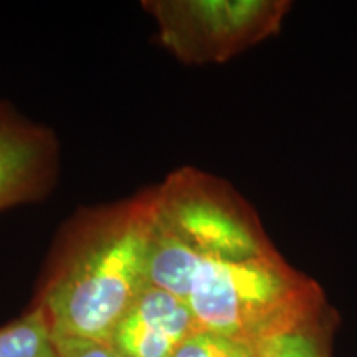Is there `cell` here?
I'll use <instances>...</instances> for the list:
<instances>
[{
    "mask_svg": "<svg viewBox=\"0 0 357 357\" xmlns=\"http://www.w3.org/2000/svg\"><path fill=\"white\" fill-rule=\"evenodd\" d=\"M155 189L78 217L58 245L40 291L53 339L108 342L147 284Z\"/></svg>",
    "mask_w": 357,
    "mask_h": 357,
    "instance_id": "6da1fadb",
    "label": "cell"
},
{
    "mask_svg": "<svg viewBox=\"0 0 357 357\" xmlns=\"http://www.w3.org/2000/svg\"><path fill=\"white\" fill-rule=\"evenodd\" d=\"M199 326L257 347L318 318V284L280 255L253 260H204L187 296Z\"/></svg>",
    "mask_w": 357,
    "mask_h": 357,
    "instance_id": "7a4b0ae2",
    "label": "cell"
},
{
    "mask_svg": "<svg viewBox=\"0 0 357 357\" xmlns=\"http://www.w3.org/2000/svg\"><path fill=\"white\" fill-rule=\"evenodd\" d=\"M155 189V227L204 260L278 255L253 208L229 184L194 167L172 172Z\"/></svg>",
    "mask_w": 357,
    "mask_h": 357,
    "instance_id": "3957f363",
    "label": "cell"
},
{
    "mask_svg": "<svg viewBox=\"0 0 357 357\" xmlns=\"http://www.w3.org/2000/svg\"><path fill=\"white\" fill-rule=\"evenodd\" d=\"M287 0H146L159 42L187 65L223 63L280 30Z\"/></svg>",
    "mask_w": 357,
    "mask_h": 357,
    "instance_id": "277c9868",
    "label": "cell"
},
{
    "mask_svg": "<svg viewBox=\"0 0 357 357\" xmlns=\"http://www.w3.org/2000/svg\"><path fill=\"white\" fill-rule=\"evenodd\" d=\"M60 146L50 128L0 102V211L38 202L56 184Z\"/></svg>",
    "mask_w": 357,
    "mask_h": 357,
    "instance_id": "5b68a950",
    "label": "cell"
},
{
    "mask_svg": "<svg viewBox=\"0 0 357 357\" xmlns=\"http://www.w3.org/2000/svg\"><path fill=\"white\" fill-rule=\"evenodd\" d=\"M200 326L189 303L147 284L111 334L123 357H172Z\"/></svg>",
    "mask_w": 357,
    "mask_h": 357,
    "instance_id": "8992f818",
    "label": "cell"
},
{
    "mask_svg": "<svg viewBox=\"0 0 357 357\" xmlns=\"http://www.w3.org/2000/svg\"><path fill=\"white\" fill-rule=\"evenodd\" d=\"M0 357H58L56 342L40 307L0 328Z\"/></svg>",
    "mask_w": 357,
    "mask_h": 357,
    "instance_id": "52a82bcc",
    "label": "cell"
},
{
    "mask_svg": "<svg viewBox=\"0 0 357 357\" xmlns=\"http://www.w3.org/2000/svg\"><path fill=\"white\" fill-rule=\"evenodd\" d=\"M258 357H324L318 318L276 336L265 339L257 346Z\"/></svg>",
    "mask_w": 357,
    "mask_h": 357,
    "instance_id": "ba28073f",
    "label": "cell"
},
{
    "mask_svg": "<svg viewBox=\"0 0 357 357\" xmlns=\"http://www.w3.org/2000/svg\"><path fill=\"white\" fill-rule=\"evenodd\" d=\"M172 357H258L257 347L200 328Z\"/></svg>",
    "mask_w": 357,
    "mask_h": 357,
    "instance_id": "9c48e42d",
    "label": "cell"
},
{
    "mask_svg": "<svg viewBox=\"0 0 357 357\" xmlns=\"http://www.w3.org/2000/svg\"><path fill=\"white\" fill-rule=\"evenodd\" d=\"M58 357H123L108 342L89 339H55Z\"/></svg>",
    "mask_w": 357,
    "mask_h": 357,
    "instance_id": "30bf717a",
    "label": "cell"
}]
</instances>
